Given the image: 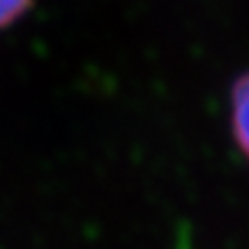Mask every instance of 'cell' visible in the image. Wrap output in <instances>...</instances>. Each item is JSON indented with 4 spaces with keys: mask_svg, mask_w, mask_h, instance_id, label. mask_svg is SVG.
<instances>
[{
    "mask_svg": "<svg viewBox=\"0 0 249 249\" xmlns=\"http://www.w3.org/2000/svg\"><path fill=\"white\" fill-rule=\"evenodd\" d=\"M231 134L238 150L249 160V71L231 88Z\"/></svg>",
    "mask_w": 249,
    "mask_h": 249,
    "instance_id": "1",
    "label": "cell"
},
{
    "mask_svg": "<svg viewBox=\"0 0 249 249\" xmlns=\"http://www.w3.org/2000/svg\"><path fill=\"white\" fill-rule=\"evenodd\" d=\"M30 5L33 0H0V30L18 21L30 9Z\"/></svg>",
    "mask_w": 249,
    "mask_h": 249,
    "instance_id": "2",
    "label": "cell"
}]
</instances>
